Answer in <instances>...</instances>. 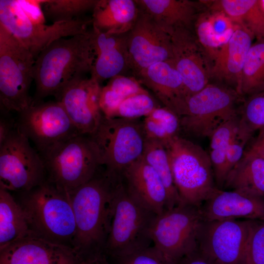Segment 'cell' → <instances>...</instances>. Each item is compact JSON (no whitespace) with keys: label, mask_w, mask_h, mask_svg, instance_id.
I'll return each instance as SVG.
<instances>
[{"label":"cell","mask_w":264,"mask_h":264,"mask_svg":"<svg viewBox=\"0 0 264 264\" xmlns=\"http://www.w3.org/2000/svg\"><path fill=\"white\" fill-rule=\"evenodd\" d=\"M247 143V142L244 140L240 138L238 136V134L231 142L226 156V177L231 170L242 158L244 153V147Z\"/></svg>","instance_id":"obj_42"},{"label":"cell","mask_w":264,"mask_h":264,"mask_svg":"<svg viewBox=\"0 0 264 264\" xmlns=\"http://www.w3.org/2000/svg\"><path fill=\"white\" fill-rule=\"evenodd\" d=\"M264 147V130L260 131V133L253 144L252 148H259Z\"/></svg>","instance_id":"obj_45"},{"label":"cell","mask_w":264,"mask_h":264,"mask_svg":"<svg viewBox=\"0 0 264 264\" xmlns=\"http://www.w3.org/2000/svg\"><path fill=\"white\" fill-rule=\"evenodd\" d=\"M95 56L91 30L53 42L35 60L33 103L49 96L57 99L69 84L91 72Z\"/></svg>","instance_id":"obj_2"},{"label":"cell","mask_w":264,"mask_h":264,"mask_svg":"<svg viewBox=\"0 0 264 264\" xmlns=\"http://www.w3.org/2000/svg\"><path fill=\"white\" fill-rule=\"evenodd\" d=\"M178 264H212L198 249L184 256L177 262Z\"/></svg>","instance_id":"obj_44"},{"label":"cell","mask_w":264,"mask_h":264,"mask_svg":"<svg viewBox=\"0 0 264 264\" xmlns=\"http://www.w3.org/2000/svg\"><path fill=\"white\" fill-rule=\"evenodd\" d=\"M35 59L10 32L0 25V104L3 114L18 113L33 103L29 90Z\"/></svg>","instance_id":"obj_7"},{"label":"cell","mask_w":264,"mask_h":264,"mask_svg":"<svg viewBox=\"0 0 264 264\" xmlns=\"http://www.w3.org/2000/svg\"><path fill=\"white\" fill-rule=\"evenodd\" d=\"M20 193L30 235L72 247L76 226L69 194L47 180Z\"/></svg>","instance_id":"obj_3"},{"label":"cell","mask_w":264,"mask_h":264,"mask_svg":"<svg viewBox=\"0 0 264 264\" xmlns=\"http://www.w3.org/2000/svg\"><path fill=\"white\" fill-rule=\"evenodd\" d=\"M3 114L0 118V145H1L12 132L15 129L16 121Z\"/></svg>","instance_id":"obj_43"},{"label":"cell","mask_w":264,"mask_h":264,"mask_svg":"<svg viewBox=\"0 0 264 264\" xmlns=\"http://www.w3.org/2000/svg\"><path fill=\"white\" fill-rule=\"evenodd\" d=\"M46 180L68 194L90 179L103 166L90 135L79 134L39 153Z\"/></svg>","instance_id":"obj_4"},{"label":"cell","mask_w":264,"mask_h":264,"mask_svg":"<svg viewBox=\"0 0 264 264\" xmlns=\"http://www.w3.org/2000/svg\"><path fill=\"white\" fill-rule=\"evenodd\" d=\"M127 36L130 69L134 76L154 64L172 63L170 35L149 14L139 8L137 18Z\"/></svg>","instance_id":"obj_15"},{"label":"cell","mask_w":264,"mask_h":264,"mask_svg":"<svg viewBox=\"0 0 264 264\" xmlns=\"http://www.w3.org/2000/svg\"><path fill=\"white\" fill-rule=\"evenodd\" d=\"M203 220L200 208L181 202L156 216L150 230L153 245L178 262L198 249V237Z\"/></svg>","instance_id":"obj_10"},{"label":"cell","mask_w":264,"mask_h":264,"mask_svg":"<svg viewBox=\"0 0 264 264\" xmlns=\"http://www.w3.org/2000/svg\"><path fill=\"white\" fill-rule=\"evenodd\" d=\"M229 40L220 50L210 68V77L233 87L241 95L242 73L253 35L244 27L236 24Z\"/></svg>","instance_id":"obj_22"},{"label":"cell","mask_w":264,"mask_h":264,"mask_svg":"<svg viewBox=\"0 0 264 264\" xmlns=\"http://www.w3.org/2000/svg\"><path fill=\"white\" fill-rule=\"evenodd\" d=\"M142 157L157 173L166 188L168 196V209L180 203L164 144L159 140L147 137Z\"/></svg>","instance_id":"obj_30"},{"label":"cell","mask_w":264,"mask_h":264,"mask_svg":"<svg viewBox=\"0 0 264 264\" xmlns=\"http://www.w3.org/2000/svg\"><path fill=\"white\" fill-rule=\"evenodd\" d=\"M92 43L95 60L90 78L100 84L130 69L127 33L111 34L92 27Z\"/></svg>","instance_id":"obj_21"},{"label":"cell","mask_w":264,"mask_h":264,"mask_svg":"<svg viewBox=\"0 0 264 264\" xmlns=\"http://www.w3.org/2000/svg\"><path fill=\"white\" fill-rule=\"evenodd\" d=\"M242 264H264V220L252 221Z\"/></svg>","instance_id":"obj_38"},{"label":"cell","mask_w":264,"mask_h":264,"mask_svg":"<svg viewBox=\"0 0 264 264\" xmlns=\"http://www.w3.org/2000/svg\"><path fill=\"white\" fill-rule=\"evenodd\" d=\"M207 10L198 16L194 31L209 61L213 63L232 36L236 24L223 13Z\"/></svg>","instance_id":"obj_26"},{"label":"cell","mask_w":264,"mask_h":264,"mask_svg":"<svg viewBox=\"0 0 264 264\" xmlns=\"http://www.w3.org/2000/svg\"><path fill=\"white\" fill-rule=\"evenodd\" d=\"M142 121L146 137L163 143L179 135L180 131L179 116L164 106L154 109Z\"/></svg>","instance_id":"obj_32"},{"label":"cell","mask_w":264,"mask_h":264,"mask_svg":"<svg viewBox=\"0 0 264 264\" xmlns=\"http://www.w3.org/2000/svg\"><path fill=\"white\" fill-rule=\"evenodd\" d=\"M22 12L32 22L46 24L45 17L43 10V0H17Z\"/></svg>","instance_id":"obj_41"},{"label":"cell","mask_w":264,"mask_h":264,"mask_svg":"<svg viewBox=\"0 0 264 264\" xmlns=\"http://www.w3.org/2000/svg\"><path fill=\"white\" fill-rule=\"evenodd\" d=\"M107 85L125 98L148 91L135 77L118 75L110 79Z\"/></svg>","instance_id":"obj_39"},{"label":"cell","mask_w":264,"mask_h":264,"mask_svg":"<svg viewBox=\"0 0 264 264\" xmlns=\"http://www.w3.org/2000/svg\"><path fill=\"white\" fill-rule=\"evenodd\" d=\"M125 98L112 89L107 85L101 88L99 106L103 115L111 118L121 103Z\"/></svg>","instance_id":"obj_40"},{"label":"cell","mask_w":264,"mask_h":264,"mask_svg":"<svg viewBox=\"0 0 264 264\" xmlns=\"http://www.w3.org/2000/svg\"><path fill=\"white\" fill-rule=\"evenodd\" d=\"M18 114L16 128L34 144L39 153L81 134L57 101L33 103Z\"/></svg>","instance_id":"obj_13"},{"label":"cell","mask_w":264,"mask_h":264,"mask_svg":"<svg viewBox=\"0 0 264 264\" xmlns=\"http://www.w3.org/2000/svg\"><path fill=\"white\" fill-rule=\"evenodd\" d=\"M248 96L239 115L238 132L247 142L255 132L264 130V89Z\"/></svg>","instance_id":"obj_33"},{"label":"cell","mask_w":264,"mask_h":264,"mask_svg":"<svg viewBox=\"0 0 264 264\" xmlns=\"http://www.w3.org/2000/svg\"><path fill=\"white\" fill-rule=\"evenodd\" d=\"M90 136L98 148L102 165L119 176L142 156L147 138L143 121L139 119L107 118L103 115Z\"/></svg>","instance_id":"obj_9"},{"label":"cell","mask_w":264,"mask_h":264,"mask_svg":"<svg viewBox=\"0 0 264 264\" xmlns=\"http://www.w3.org/2000/svg\"><path fill=\"white\" fill-rule=\"evenodd\" d=\"M93 264H110L106 256L103 254L97 258Z\"/></svg>","instance_id":"obj_46"},{"label":"cell","mask_w":264,"mask_h":264,"mask_svg":"<svg viewBox=\"0 0 264 264\" xmlns=\"http://www.w3.org/2000/svg\"><path fill=\"white\" fill-rule=\"evenodd\" d=\"M160 106L148 91L136 94L123 100L111 118L135 119L145 117Z\"/></svg>","instance_id":"obj_35"},{"label":"cell","mask_w":264,"mask_h":264,"mask_svg":"<svg viewBox=\"0 0 264 264\" xmlns=\"http://www.w3.org/2000/svg\"><path fill=\"white\" fill-rule=\"evenodd\" d=\"M253 220H203L198 237V250L212 264H242Z\"/></svg>","instance_id":"obj_14"},{"label":"cell","mask_w":264,"mask_h":264,"mask_svg":"<svg viewBox=\"0 0 264 264\" xmlns=\"http://www.w3.org/2000/svg\"><path fill=\"white\" fill-rule=\"evenodd\" d=\"M172 41V63L180 74L187 96L209 84L211 66L194 30L178 27L170 33Z\"/></svg>","instance_id":"obj_16"},{"label":"cell","mask_w":264,"mask_h":264,"mask_svg":"<svg viewBox=\"0 0 264 264\" xmlns=\"http://www.w3.org/2000/svg\"><path fill=\"white\" fill-rule=\"evenodd\" d=\"M97 0H43V10L53 23L78 19L93 10Z\"/></svg>","instance_id":"obj_34"},{"label":"cell","mask_w":264,"mask_h":264,"mask_svg":"<svg viewBox=\"0 0 264 264\" xmlns=\"http://www.w3.org/2000/svg\"><path fill=\"white\" fill-rule=\"evenodd\" d=\"M156 215L129 194L121 177L111 200L104 254L106 257L124 255L153 245L150 230Z\"/></svg>","instance_id":"obj_6"},{"label":"cell","mask_w":264,"mask_h":264,"mask_svg":"<svg viewBox=\"0 0 264 264\" xmlns=\"http://www.w3.org/2000/svg\"><path fill=\"white\" fill-rule=\"evenodd\" d=\"M264 89V39L257 40L248 52L243 67L241 95H250Z\"/></svg>","instance_id":"obj_31"},{"label":"cell","mask_w":264,"mask_h":264,"mask_svg":"<svg viewBox=\"0 0 264 264\" xmlns=\"http://www.w3.org/2000/svg\"><path fill=\"white\" fill-rule=\"evenodd\" d=\"M240 96L231 88L209 83L186 98L178 115L180 131L209 138L220 125L239 115L236 104Z\"/></svg>","instance_id":"obj_8"},{"label":"cell","mask_w":264,"mask_h":264,"mask_svg":"<svg viewBox=\"0 0 264 264\" xmlns=\"http://www.w3.org/2000/svg\"><path fill=\"white\" fill-rule=\"evenodd\" d=\"M101 88L90 77H83L69 84L57 99L81 134L92 135L100 123Z\"/></svg>","instance_id":"obj_17"},{"label":"cell","mask_w":264,"mask_h":264,"mask_svg":"<svg viewBox=\"0 0 264 264\" xmlns=\"http://www.w3.org/2000/svg\"><path fill=\"white\" fill-rule=\"evenodd\" d=\"M107 258L110 264H178L153 245L129 254Z\"/></svg>","instance_id":"obj_37"},{"label":"cell","mask_w":264,"mask_h":264,"mask_svg":"<svg viewBox=\"0 0 264 264\" xmlns=\"http://www.w3.org/2000/svg\"><path fill=\"white\" fill-rule=\"evenodd\" d=\"M252 150L257 152L261 156H262L264 158V147L259 148H252Z\"/></svg>","instance_id":"obj_47"},{"label":"cell","mask_w":264,"mask_h":264,"mask_svg":"<svg viewBox=\"0 0 264 264\" xmlns=\"http://www.w3.org/2000/svg\"><path fill=\"white\" fill-rule=\"evenodd\" d=\"M237 24L247 29L257 40L264 39V0H243Z\"/></svg>","instance_id":"obj_36"},{"label":"cell","mask_w":264,"mask_h":264,"mask_svg":"<svg viewBox=\"0 0 264 264\" xmlns=\"http://www.w3.org/2000/svg\"><path fill=\"white\" fill-rule=\"evenodd\" d=\"M139 12L135 0H97L92 10V27L108 34L128 33Z\"/></svg>","instance_id":"obj_25"},{"label":"cell","mask_w":264,"mask_h":264,"mask_svg":"<svg viewBox=\"0 0 264 264\" xmlns=\"http://www.w3.org/2000/svg\"><path fill=\"white\" fill-rule=\"evenodd\" d=\"M135 77L151 90L164 107L178 115L188 96L182 78L172 63L154 64Z\"/></svg>","instance_id":"obj_23"},{"label":"cell","mask_w":264,"mask_h":264,"mask_svg":"<svg viewBox=\"0 0 264 264\" xmlns=\"http://www.w3.org/2000/svg\"><path fill=\"white\" fill-rule=\"evenodd\" d=\"M93 262H92V263H88V262H82V263L81 264H93Z\"/></svg>","instance_id":"obj_48"},{"label":"cell","mask_w":264,"mask_h":264,"mask_svg":"<svg viewBox=\"0 0 264 264\" xmlns=\"http://www.w3.org/2000/svg\"><path fill=\"white\" fill-rule=\"evenodd\" d=\"M0 25L10 32L32 54L35 59L55 41L85 33L92 25L91 19L36 24L20 8L17 0H0Z\"/></svg>","instance_id":"obj_11"},{"label":"cell","mask_w":264,"mask_h":264,"mask_svg":"<svg viewBox=\"0 0 264 264\" xmlns=\"http://www.w3.org/2000/svg\"><path fill=\"white\" fill-rule=\"evenodd\" d=\"M70 246L29 235L0 249V264H81Z\"/></svg>","instance_id":"obj_18"},{"label":"cell","mask_w":264,"mask_h":264,"mask_svg":"<svg viewBox=\"0 0 264 264\" xmlns=\"http://www.w3.org/2000/svg\"><path fill=\"white\" fill-rule=\"evenodd\" d=\"M239 115L228 120L217 127L209 136V156L212 162L217 187L223 189L226 178V156L228 147L237 136Z\"/></svg>","instance_id":"obj_29"},{"label":"cell","mask_w":264,"mask_h":264,"mask_svg":"<svg viewBox=\"0 0 264 264\" xmlns=\"http://www.w3.org/2000/svg\"><path fill=\"white\" fill-rule=\"evenodd\" d=\"M222 190H237L264 199V158L250 149L227 176Z\"/></svg>","instance_id":"obj_27"},{"label":"cell","mask_w":264,"mask_h":264,"mask_svg":"<svg viewBox=\"0 0 264 264\" xmlns=\"http://www.w3.org/2000/svg\"><path fill=\"white\" fill-rule=\"evenodd\" d=\"M139 8L149 14L170 34L176 28L194 30L195 22L204 5L189 0H135Z\"/></svg>","instance_id":"obj_24"},{"label":"cell","mask_w":264,"mask_h":264,"mask_svg":"<svg viewBox=\"0 0 264 264\" xmlns=\"http://www.w3.org/2000/svg\"><path fill=\"white\" fill-rule=\"evenodd\" d=\"M30 235L20 204L9 191L0 188V249Z\"/></svg>","instance_id":"obj_28"},{"label":"cell","mask_w":264,"mask_h":264,"mask_svg":"<svg viewBox=\"0 0 264 264\" xmlns=\"http://www.w3.org/2000/svg\"><path fill=\"white\" fill-rule=\"evenodd\" d=\"M163 144L181 202L200 207L218 188L209 154L179 135Z\"/></svg>","instance_id":"obj_5"},{"label":"cell","mask_w":264,"mask_h":264,"mask_svg":"<svg viewBox=\"0 0 264 264\" xmlns=\"http://www.w3.org/2000/svg\"><path fill=\"white\" fill-rule=\"evenodd\" d=\"M46 180L43 161L16 128L0 145V188L24 192Z\"/></svg>","instance_id":"obj_12"},{"label":"cell","mask_w":264,"mask_h":264,"mask_svg":"<svg viewBox=\"0 0 264 264\" xmlns=\"http://www.w3.org/2000/svg\"><path fill=\"white\" fill-rule=\"evenodd\" d=\"M121 178L102 166L90 179L69 194L76 226L72 247L82 262L92 263L104 254L111 200Z\"/></svg>","instance_id":"obj_1"},{"label":"cell","mask_w":264,"mask_h":264,"mask_svg":"<svg viewBox=\"0 0 264 264\" xmlns=\"http://www.w3.org/2000/svg\"><path fill=\"white\" fill-rule=\"evenodd\" d=\"M203 220H264V199L216 188L199 207Z\"/></svg>","instance_id":"obj_19"},{"label":"cell","mask_w":264,"mask_h":264,"mask_svg":"<svg viewBox=\"0 0 264 264\" xmlns=\"http://www.w3.org/2000/svg\"><path fill=\"white\" fill-rule=\"evenodd\" d=\"M121 176L128 192L144 207L157 215L168 209L166 188L142 156L126 169Z\"/></svg>","instance_id":"obj_20"}]
</instances>
